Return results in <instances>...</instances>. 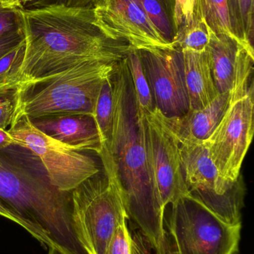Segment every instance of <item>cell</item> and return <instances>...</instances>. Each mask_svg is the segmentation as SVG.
Listing matches in <instances>:
<instances>
[{"mask_svg":"<svg viewBox=\"0 0 254 254\" xmlns=\"http://www.w3.org/2000/svg\"><path fill=\"white\" fill-rule=\"evenodd\" d=\"M19 10L25 37L23 59L17 72L0 89L22 88L89 60L117 62L132 49L103 32L93 9L50 6Z\"/></svg>","mask_w":254,"mask_h":254,"instance_id":"cell-1","label":"cell"},{"mask_svg":"<svg viewBox=\"0 0 254 254\" xmlns=\"http://www.w3.org/2000/svg\"><path fill=\"white\" fill-rule=\"evenodd\" d=\"M113 127L110 153L127 217L154 249L164 232V213L157 196L148 158L145 115L124 58L112 76Z\"/></svg>","mask_w":254,"mask_h":254,"instance_id":"cell-2","label":"cell"},{"mask_svg":"<svg viewBox=\"0 0 254 254\" xmlns=\"http://www.w3.org/2000/svg\"><path fill=\"white\" fill-rule=\"evenodd\" d=\"M0 201L46 247L64 254H88L78 238L71 192L57 189L40 159L26 148L0 149Z\"/></svg>","mask_w":254,"mask_h":254,"instance_id":"cell-3","label":"cell"},{"mask_svg":"<svg viewBox=\"0 0 254 254\" xmlns=\"http://www.w3.org/2000/svg\"><path fill=\"white\" fill-rule=\"evenodd\" d=\"M118 62L84 61L20 88L18 117L22 115L30 119L66 115L93 116L101 86L113 75Z\"/></svg>","mask_w":254,"mask_h":254,"instance_id":"cell-4","label":"cell"},{"mask_svg":"<svg viewBox=\"0 0 254 254\" xmlns=\"http://www.w3.org/2000/svg\"><path fill=\"white\" fill-rule=\"evenodd\" d=\"M254 55L240 46L226 110L218 126L205 140L221 179L234 185L254 137Z\"/></svg>","mask_w":254,"mask_h":254,"instance_id":"cell-5","label":"cell"},{"mask_svg":"<svg viewBox=\"0 0 254 254\" xmlns=\"http://www.w3.org/2000/svg\"><path fill=\"white\" fill-rule=\"evenodd\" d=\"M72 210L79 241L88 254H104L116 228L126 221L113 168L97 174L71 191Z\"/></svg>","mask_w":254,"mask_h":254,"instance_id":"cell-6","label":"cell"},{"mask_svg":"<svg viewBox=\"0 0 254 254\" xmlns=\"http://www.w3.org/2000/svg\"><path fill=\"white\" fill-rule=\"evenodd\" d=\"M176 138L189 195L227 223L242 224L245 195L243 182L240 179L234 185H229L221 179L205 141Z\"/></svg>","mask_w":254,"mask_h":254,"instance_id":"cell-7","label":"cell"},{"mask_svg":"<svg viewBox=\"0 0 254 254\" xmlns=\"http://www.w3.org/2000/svg\"><path fill=\"white\" fill-rule=\"evenodd\" d=\"M171 205L167 224L178 254H238L242 224L227 223L190 195Z\"/></svg>","mask_w":254,"mask_h":254,"instance_id":"cell-8","label":"cell"},{"mask_svg":"<svg viewBox=\"0 0 254 254\" xmlns=\"http://www.w3.org/2000/svg\"><path fill=\"white\" fill-rule=\"evenodd\" d=\"M16 145L26 148L40 159L52 185L71 192L100 172L96 161L37 129L27 116H19L7 130Z\"/></svg>","mask_w":254,"mask_h":254,"instance_id":"cell-9","label":"cell"},{"mask_svg":"<svg viewBox=\"0 0 254 254\" xmlns=\"http://www.w3.org/2000/svg\"><path fill=\"white\" fill-rule=\"evenodd\" d=\"M146 148L157 196L164 210L189 195L183 178L177 139L155 110L144 113Z\"/></svg>","mask_w":254,"mask_h":254,"instance_id":"cell-10","label":"cell"},{"mask_svg":"<svg viewBox=\"0 0 254 254\" xmlns=\"http://www.w3.org/2000/svg\"><path fill=\"white\" fill-rule=\"evenodd\" d=\"M139 52L155 108L167 119L186 115L189 103L182 51L174 48Z\"/></svg>","mask_w":254,"mask_h":254,"instance_id":"cell-11","label":"cell"},{"mask_svg":"<svg viewBox=\"0 0 254 254\" xmlns=\"http://www.w3.org/2000/svg\"><path fill=\"white\" fill-rule=\"evenodd\" d=\"M95 22L115 40L135 50L174 49L155 29L136 0H100L93 9Z\"/></svg>","mask_w":254,"mask_h":254,"instance_id":"cell-12","label":"cell"},{"mask_svg":"<svg viewBox=\"0 0 254 254\" xmlns=\"http://www.w3.org/2000/svg\"><path fill=\"white\" fill-rule=\"evenodd\" d=\"M30 120L37 129L71 149L101 155L99 135L92 116L66 115Z\"/></svg>","mask_w":254,"mask_h":254,"instance_id":"cell-13","label":"cell"},{"mask_svg":"<svg viewBox=\"0 0 254 254\" xmlns=\"http://www.w3.org/2000/svg\"><path fill=\"white\" fill-rule=\"evenodd\" d=\"M229 92L219 94L210 104L201 110H189L181 117L164 118L176 137L196 141H205L219 125L226 110Z\"/></svg>","mask_w":254,"mask_h":254,"instance_id":"cell-14","label":"cell"},{"mask_svg":"<svg viewBox=\"0 0 254 254\" xmlns=\"http://www.w3.org/2000/svg\"><path fill=\"white\" fill-rule=\"evenodd\" d=\"M182 52L189 110H201L219 95L212 71L210 57L207 50L204 52L183 50Z\"/></svg>","mask_w":254,"mask_h":254,"instance_id":"cell-15","label":"cell"},{"mask_svg":"<svg viewBox=\"0 0 254 254\" xmlns=\"http://www.w3.org/2000/svg\"><path fill=\"white\" fill-rule=\"evenodd\" d=\"M241 45L231 36L216 34L211 30L207 51L215 83L219 94L229 92L233 86L237 55Z\"/></svg>","mask_w":254,"mask_h":254,"instance_id":"cell-16","label":"cell"},{"mask_svg":"<svg viewBox=\"0 0 254 254\" xmlns=\"http://www.w3.org/2000/svg\"><path fill=\"white\" fill-rule=\"evenodd\" d=\"M112 76L106 79L101 86L92 116L99 135L101 147L99 157L102 161L103 167L112 164L110 153L113 127Z\"/></svg>","mask_w":254,"mask_h":254,"instance_id":"cell-17","label":"cell"},{"mask_svg":"<svg viewBox=\"0 0 254 254\" xmlns=\"http://www.w3.org/2000/svg\"><path fill=\"white\" fill-rule=\"evenodd\" d=\"M210 34L203 1L195 0L190 20L179 28L174 46L181 51L204 52L210 43Z\"/></svg>","mask_w":254,"mask_h":254,"instance_id":"cell-18","label":"cell"},{"mask_svg":"<svg viewBox=\"0 0 254 254\" xmlns=\"http://www.w3.org/2000/svg\"><path fill=\"white\" fill-rule=\"evenodd\" d=\"M155 29L167 43L175 47L177 35L176 0H136Z\"/></svg>","mask_w":254,"mask_h":254,"instance_id":"cell-19","label":"cell"},{"mask_svg":"<svg viewBox=\"0 0 254 254\" xmlns=\"http://www.w3.org/2000/svg\"><path fill=\"white\" fill-rule=\"evenodd\" d=\"M227 3L233 36L254 55V0H227Z\"/></svg>","mask_w":254,"mask_h":254,"instance_id":"cell-20","label":"cell"},{"mask_svg":"<svg viewBox=\"0 0 254 254\" xmlns=\"http://www.w3.org/2000/svg\"><path fill=\"white\" fill-rule=\"evenodd\" d=\"M125 59L139 107L144 113L155 111L156 108L152 91L143 69L140 52L138 50L131 49Z\"/></svg>","mask_w":254,"mask_h":254,"instance_id":"cell-21","label":"cell"},{"mask_svg":"<svg viewBox=\"0 0 254 254\" xmlns=\"http://www.w3.org/2000/svg\"><path fill=\"white\" fill-rule=\"evenodd\" d=\"M206 20L216 34L233 36L229 23L227 0H202Z\"/></svg>","mask_w":254,"mask_h":254,"instance_id":"cell-22","label":"cell"},{"mask_svg":"<svg viewBox=\"0 0 254 254\" xmlns=\"http://www.w3.org/2000/svg\"><path fill=\"white\" fill-rule=\"evenodd\" d=\"M20 105L19 86L0 89V128L7 130L18 117Z\"/></svg>","mask_w":254,"mask_h":254,"instance_id":"cell-23","label":"cell"},{"mask_svg":"<svg viewBox=\"0 0 254 254\" xmlns=\"http://www.w3.org/2000/svg\"><path fill=\"white\" fill-rule=\"evenodd\" d=\"M104 254H137L135 244L127 226L126 221L116 228Z\"/></svg>","mask_w":254,"mask_h":254,"instance_id":"cell-24","label":"cell"},{"mask_svg":"<svg viewBox=\"0 0 254 254\" xmlns=\"http://www.w3.org/2000/svg\"><path fill=\"white\" fill-rule=\"evenodd\" d=\"M100 0H22L21 9L41 8L50 6H63L72 8L94 9Z\"/></svg>","mask_w":254,"mask_h":254,"instance_id":"cell-25","label":"cell"},{"mask_svg":"<svg viewBox=\"0 0 254 254\" xmlns=\"http://www.w3.org/2000/svg\"><path fill=\"white\" fill-rule=\"evenodd\" d=\"M25 52V41L0 59V86L13 77L20 67Z\"/></svg>","mask_w":254,"mask_h":254,"instance_id":"cell-26","label":"cell"},{"mask_svg":"<svg viewBox=\"0 0 254 254\" xmlns=\"http://www.w3.org/2000/svg\"><path fill=\"white\" fill-rule=\"evenodd\" d=\"M22 28V16L19 7L0 4V37Z\"/></svg>","mask_w":254,"mask_h":254,"instance_id":"cell-27","label":"cell"},{"mask_svg":"<svg viewBox=\"0 0 254 254\" xmlns=\"http://www.w3.org/2000/svg\"><path fill=\"white\" fill-rule=\"evenodd\" d=\"M25 41L23 31L22 29L12 31L0 37V59L11 52Z\"/></svg>","mask_w":254,"mask_h":254,"instance_id":"cell-28","label":"cell"},{"mask_svg":"<svg viewBox=\"0 0 254 254\" xmlns=\"http://www.w3.org/2000/svg\"><path fill=\"white\" fill-rule=\"evenodd\" d=\"M195 0H176V23L177 31L190 20Z\"/></svg>","mask_w":254,"mask_h":254,"instance_id":"cell-29","label":"cell"},{"mask_svg":"<svg viewBox=\"0 0 254 254\" xmlns=\"http://www.w3.org/2000/svg\"><path fill=\"white\" fill-rule=\"evenodd\" d=\"M155 252L156 254H178L175 242L166 222L162 237Z\"/></svg>","mask_w":254,"mask_h":254,"instance_id":"cell-30","label":"cell"},{"mask_svg":"<svg viewBox=\"0 0 254 254\" xmlns=\"http://www.w3.org/2000/svg\"><path fill=\"white\" fill-rule=\"evenodd\" d=\"M0 216H3V217L6 218V219L15 222L17 225H20L21 227L25 228L27 231L26 225L24 224V222L19 218H18L5 204H3L1 201H0Z\"/></svg>","mask_w":254,"mask_h":254,"instance_id":"cell-31","label":"cell"},{"mask_svg":"<svg viewBox=\"0 0 254 254\" xmlns=\"http://www.w3.org/2000/svg\"><path fill=\"white\" fill-rule=\"evenodd\" d=\"M14 140H13L7 130L0 128V149H5L12 145H15Z\"/></svg>","mask_w":254,"mask_h":254,"instance_id":"cell-32","label":"cell"},{"mask_svg":"<svg viewBox=\"0 0 254 254\" xmlns=\"http://www.w3.org/2000/svg\"><path fill=\"white\" fill-rule=\"evenodd\" d=\"M22 0H0V4L7 7H19L20 8Z\"/></svg>","mask_w":254,"mask_h":254,"instance_id":"cell-33","label":"cell"},{"mask_svg":"<svg viewBox=\"0 0 254 254\" xmlns=\"http://www.w3.org/2000/svg\"><path fill=\"white\" fill-rule=\"evenodd\" d=\"M64 254L62 252H60L58 249H55L53 247L49 248V254Z\"/></svg>","mask_w":254,"mask_h":254,"instance_id":"cell-34","label":"cell"}]
</instances>
